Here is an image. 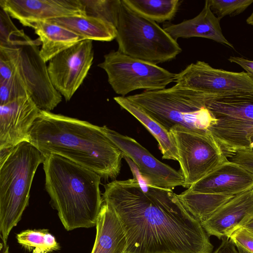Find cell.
Returning <instances> with one entry per match:
<instances>
[{
  "mask_svg": "<svg viewBox=\"0 0 253 253\" xmlns=\"http://www.w3.org/2000/svg\"><path fill=\"white\" fill-rule=\"evenodd\" d=\"M124 158L133 178L106 184L102 199L121 222L126 253H212L208 234L177 195L146 183L133 162Z\"/></svg>",
  "mask_w": 253,
  "mask_h": 253,
  "instance_id": "cell-1",
  "label": "cell"
},
{
  "mask_svg": "<svg viewBox=\"0 0 253 253\" xmlns=\"http://www.w3.org/2000/svg\"><path fill=\"white\" fill-rule=\"evenodd\" d=\"M29 142L44 156L56 154L107 180L120 174L124 155L101 130L88 122L40 110Z\"/></svg>",
  "mask_w": 253,
  "mask_h": 253,
  "instance_id": "cell-2",
  "label": "cell"
},
{
  "mask_svg": "<svg viewBox=\"0 0 253 253\" xmlns=\"http://www.w3.org/2000/svg\"><path fill=\"white\" fill-rule=\"evenodd\" d=\"M45 188L67 231L96 225L102 205L101 177L64 157L44 156Z\"/></svg>",
  "mask_w": 253,
  "mask_h": 253,
  "instance_id": "cell-3",
  "label": "cell"
},
{
  "mask_svg": "<svg viewBox=\"0 0 253 253\" xmlns=\"http://www.w3.org/2000/svg\"><path fill=\"white\" fill-rule=\"evenodd\" d=\"M214 96L175 84L126 97L169 131L180 126L205 133L209 132V127L214 122L206 106L207 101Z\"/></svg>",
  "mask_w": 253,
  "mask_h": 253,
  "instance_id": "cell-4",
  "label": "cell"
},
{
  "mask_svg": "<svg viewBox=\"0 0 253 253\" xmlns=\"http://www.w3.org/2000/svg\"><path fill=\"white\" fill-rule=\"evenodd\" d=\"M43 158L33 145L23 142L0 163V237L5 243L28 206L33 178Z\"/></svg>",
  "mask_w": 253,
  "mask_h": 253,
  "instance_id": "cell-5",
  "label": "cell"
},
{
  "mask_svg": "<svg viewBox=\"0 0 253 253\" xmlns=\"http://www.w3.org/2000/svg\"><path fill=\"white\" fill-rule=\"evenodd\" d=\"M121 2L116 26L118 51L156 65L173 60L181 52L177 41L164 28Z\"/></svg>",
  "mask_w": 253,
  "mask_h": 253,
  "instance_id": "cell-6",
  "label": "cell"
},
{
  "mask_svg": "<svg viewBox=\"0 0 253 253\" xmlns=\"http://www.w3.org/2000/svg\"><path fill=\"white\" fill-rule=\"evenodd\" d=\"M206 106L214 119L208 131L226 157L253 150V92L214 96Z\"/></svg>",
  "mask_w": 253,
  "mask_h": 253,
  "instance_id": "cell-7",
  "label": "cell"
},
{
  "mask_svg": "<svg viewBox=\"0 0 253 253\" xmlns=\"http://www.w3.org/2000/svg\"><path fill=\"white\" fill-rule=\"evenodd\" d=\"M38 38L26 35L8 46L0 45V57L13 69L26 87L29 96L40 110L51 111L62 101V95L51 82L46 63L42 58Z\"/></svg>",
  "mask_w": 253,
  "mask_h": 253,
  "instance_id": "cell-8",
  "label": "cell"
},
{
  "mask_svg": "<svg viewBox=\"0 0 253 253\" xmlns=\"http://www.w3.org/2000/svg\"><path fill=\"white\" fill-rule=\"evenodd\" d=\"M98 66L106 73L108 82L114 92L124 97L137 89H163L175 81V74L118 50L105 54L103 61Z\"/></svg>",
  "mask_w": 253,
  "mask_h": 253,
  "instance_id": "cell-9",
  "label": "cell"
},
{
  "mask_svg": "<svg viewBox=\"0 0 253 253\" xmlns=\"http://www.w3.org/2000/svg\"><path fill=\"white\" fill-rule=\"evenodd\" d=\"M169 132L175 143L185 188H189L228 160L209 132H197L180 126Z\"/></svg>",
  "mask_w": 253,
  "mask_h": 253,
  "instance_id": "cell-10",
  "label": "cell"
},
{
  "mask_svg": "<svg viewBox=\"0 0 253 253\" xmlns=\"http://www.w3.org/2000/svg\"><path fill=\"white\" fill-rule=\"evenodd\" d=\"M175 84L215 96L253 92V81L245 72L215 69L197 61L175 74Z\"/></svg>",
  "mask_w": 253,
  "mask_h": 253,
  "instance_id": "cell-11",
  "label": "cell"
},
{
  "mask_svg": "<svg viewBox=\"0 0 253 253\" xmlns=\"http://www.w3.org/2000/svg\"><path fill=\"white\" fill-rule=\"evenodd\" d=\"M100 129L120 149L124 157L133 162L146 183L169 189L179 186L184 187L185 180L180 171L157 159L135 139L106 126H100Z\"/></svg>",
  "mask_w": 253,
  "mask_h": 253,
  "instance_id": "cell-12",
  "label": "cell"
},
{
  "mask_svg": "<svg viewBox=\"0 0 253 253\" xmlns=\"http://www.w3.org/2000/svg\"><path fill=\"white\" fill-rule=\"evenodd\" d=\"M94 57L92 41L85 40L52 58L47 66L54 88L69 101L83 83Z\"/></svg>",
  "mask_w": 253,
  "mask_h": 253,
  "instance_id": "cell-13",
  "label": "cell"
},
{
  "mask_svg": "<svg viewBox=\"0 0 253 253\" xmlns=\"http://www.w3.org/2000/svg\"><path fill=\"white\" fill-rule=\"evenodd\" d=\"M0 6L24 26L30 22L86 15L81 0H0Z\"/></svg>",
  "mask_w": 253,
  "mask_h": 253,
  "instance_id": "cell-14",
  "label": "cell"
},
{
  "mask_svg": "<svg viewBox=\"0 0 253 253\" xmlns=\"http://www.w3.org/2000/svg\"><path fill=\"white\" fill-rule=\"evenodd\" d=\"M40 110L29 96L0 105V149L30 141V131Z\"/></svg>",
  "mask_w": 253,
  "mask_h": 253,
  "instance_id": "cell-15",
  "label": "cell"
},
{
  "mask_svg": "<svg viewBox=\"0 0 253 253\" xmlns=\"http://www.w3.org/2000/svg\"><path fill=\"white\" fill-rule=\"evenodd\" d=\"M253 188V173L227 160L185 191L235 196Z\"/></svg>",
  "mask_w": 253,
  "mask_h": 253,
  "instance_id": "cell-16",
  "label": "cell"
},
{
  "mask_svg": "<svg viewBox=\"0 0 253 253\" xmlns=\"http://www.w3.org/2000/svg\"><path fill=\"white\" fill-rule=\"evenodd\" d=\"M253 215V188L234 196L201 225L208 235L229 238Z\"/></svg>",
  "mask_w": 253,
  "mask_h": 253,
  "instance_id": "cell-17",
  "label": "cell"
},
{
  "mask_svg": "<svg viewBox=\"0 0 253 253\" xmlns=\"http://www.w3.org/2000/svg\"><path fill=\"white\" fill-rule=\"evenodd\" d=\"M220 20L211 11L209 0H207L203 9L196 17L178 24L167 25L164 29L175 41L180 38L200 37L234 48L222 33Z\"/></svg>",
  "mask_w": 253,
  "mask_h": 253,
  "instance_id": "cell-18",
  "label": "cell"
},
{
  "mask_svg": "<svg viewBox=\"0 0 253 253\" xmlns=\"http://www.w3.org/2000/svg\"><path fill=\"white\" fill-rule=\"evenodd\" d=\"M96 234L91 253H126V238L113 209L103 202L97 218Z\"/></svg>",
  "mask_w": 253,
  "mask_h": 253,
  "instance_id": "cell-19",
  "label": "cell"
},
{
  "mask_svg": "<svg viewBox=\"0 0 253 253\" xmlns=\"http://www.w3.org/2000/svg\"><path fill=\"white\" fill-rule=\"evenodd\" d=\"M33 28L41 42L40 54L46 63L63 51L85 40L71 30L48 21L30 22L26 25Z\"/></svg>",
  "mask_w": 253,
  "mask_h": 253,
  "instance_id": "cell-20",
  "label": "cell"
},
{
  "mask_svg": "<svg viewBox=\"0 0 253 253\" xmlns=\"http://www.w3.org/2000/svg\"><path fill=\"white\" fill-rule=\"evenodd\" d=\"M46 21L64 27L84 40L110 42L116 39L117 36L116 28L113 25L87 15L57 18Z\"/></svg>",
  "mask_w": 253,
  "mask_h": 253,
  "instance_id": "cell-21",
  "label": "cell"
},
{
  "mask_svg": "<svg viewBox=\"0 0 253 253\" xmlns=\"http://www.w3.org/2000/svg\"><path fill=\"white\" fill-rule=\"evenodd\" d=\"M114 100L140 122L158 142L163 159L178 162L179 158L174 139L171 133L154 120L141 108L126 96H116Z\"/></svg>",
  "mask_w": 253,
  "mask_h": 253,
  "instance_id": "cell-22",
  "label": "cell"
},
{
  "mask_svg": "<svg viewBox=\"0 0 253 253\" xmlns=\"http://www.w3.org/2000/svg\"><path fill=\"white\" fill-rule=\"evenodd\" d=\"M234 197L215 194L190 193L185 191L177 195L186 211L201 223L207 220L217 209Z\"/></svg>",
  "mask_w": 253,
  "mask_h": 253,
  "instance_id": "cell-23",
  "label": "cell"
},
{
  "mask_svg": "<svg viewBox=\"0 0 253 253\" xmlns=\"http://www.w3.org/2000/svg\"><path fill=\"white\" fill-rule=\"evenodd\" d=\"M139 15L155 22L170 21L180 5L179 0H123Z\"/></svg>",
  "mask_w": 253,
  "mask_h": 253,
  "instance_id": "cell-24",
  "label": "cell"
},
{
  "mask_svg": "<svg viewBox=\"0 0 253 253\" xmlns=\"http://www.w3.org/2000/svg\"><path fill=\"white\" fill-rule=\"evenodd\" d=\"M17 242L32 253H49L60 249L55 237L47 229H27L16 234Z\"/></svg>",
  "mask_w": 253,
  "mask_h": 253,
  "instance_id": "cell-25",
  "label": "cell"
},
{
  "mask_svg": "<svg viewBox=\"0 0 253 253\" xmlns=\"http://www.w3.org/2000/svg\"><path fill=\"white\" fill-rule=\"evenodd\" d=\"M81 1L87 15L100 18L116 28L121 0H81Z\"/></svg>",
  "mask_w": 253,
  "mask_h": 253,
  "instance_id": "cell-26",
  "label": "cell"
},
{
  "mask_svg": "<svg viewBox=\"0 0 253 253\" xmlns=\"http://www.w3.org/2000/svg\"><path fill=\"white\" fill-rule=\"evenodd\" d=\"M213 13L221 19L229 15L235 16L244 12L253 3V0H209Z\"/></svg>",
  "mask_w": 253,
  "mask_h": 253,
  "instance_id": "cell-27",
  "label": "cell"
},
{
  "mask_svg": "<svg viewBox=\"0 0 253 253\" xmlns=\"http://www.w3.org/2000/svg\"><path fill=\"white\" fill-rule=\"evenodd\" d=\"M27 95L29 96L28 90L17 76L13 75L8 80L0 81V105Z\"/></svg>",
  "mask_w": 253,
  "mask_h": 253,
  "instance_id": "cell-28",
  "label": "cell"
},
{
  "mask_svg": "<svg viewBox=\"0 0 253 253\" xmlns=\"http://www.w3.org/2000/svg\"><path fill=\"white\" fill-rule=\"evenodd\" d=\"M25 35L15 26L8 13L0 6V45H10L14 39Z\"/></svg>",
  "mask_w": 253,
  "mask_h": 253,
  "instance_id": "cell-29",
  "label": "cell"
},
{
  "mask_svg": "<svg viewBox=\"0 0 253 253\" xmlns=\"http://www.w3.org/2000/svg\"><path fill=\"white\" fill-rule=\"evenodd\" d=\"M229 238L236 246L253 253V234L244 228L235 231Z\"/></svg>",
  "mask_w": 253,
  "mask_h": 253,
  "instance_id": "cell-30",
  "label": "cell"
},
{
  "mask_svg": "<svg viewBox=\"0 0 253 253\" xmlns=\"http://www.w3.org/2000/svg\"><path fill=\"white\" fill-rule=\"evenodd\" d=\"M228 160L235 163L253 173V150L236 152L227 156Z\"/></svg>",
  "mask_w": 253,
  "mask_h": 253,
  "instance_id": "cell-31",
  "label": "cell"
},
{
  "mask_svg": "<svg viewBox=\"0 0 253 253\" xmlns=\"http://www.w3.org/2000/svg\"><path fill=\"white\" fill-rule=\"evenodd\" d=\"M228 61L241 66L253 81V60L237 56H230Z\"/></svg>",
  "mask_w": 253,
  "mask_h": 253,
  "instance_id": "cell-32",
  "label": "cell"
},
{
  "mask_svg": "<svg viewBox=\"0 0 253 253\" xmlns=\"http://www.w3.org/2000/svg\"><path fill=\"white\" fill-rule=\"evenodd\" d=\"M219 246L212 253H239L236 246L228 238H223Z\"/></svg>",
  "mask_w": 253,
  "mask_h": 253,
  "instance_id": "cell-33",
  "label": "cell"
},
{
  "mask_svg": "<svg viewBox=\"0 0 253 253\" xmlns=\"http://www.w3.org/2000/svg\"><path fill=\"white\" fill-rule=\"evenodd\" d=\"M242 227L244 228L253 234V215Z\"/></svg>",
  "mask_w": 253,
  "mask_h": 253,
  "instance_id": "cell-34",
  "label": "cell"
},
{
  "mask_svg": "<svg viewBox=\"0 0 253 253\" xmlns=\"http://www.w3.org/2000/svg\"><path fill=\"white\" fill-rule=\"evenodd\" d=\"M9 247L7 243H5L0 238V253H8Z\"/></svg>",
  "mask_w": 253,
  "mask_h": 253,
  "instance_id": "cell-35",
  "label": "cell"
},
{
  "mask_svg": "<svg viewBox=\"0 0 253 253\" xmlns=\"http://www.w3.org/2000/svg\"><path fill=\"white\" fill-rule=\"evenodd\" d=\"M246 22L250 25L253 26V11L252 14L248 17L246 20Z\"/></svg>",
  "mask_w": 253,
  "mask_h": 253,
  "instance_id": "cell-36",
  "label": "cell"
},
{
  "mask_svg": "<svg viewBox=\"0 0 253 253\" xmlns=\"http://www.w3.org/2000/svg\"><path fill=\"white\" fill-rule=\"evenodd\" d=\"M236 247L239 252V253H250L249 252H248V251L243 249L242 248H240L239 247H237V246H236Z\"/></svg>",
  "mask_w": 253,
  "mask_h": 253,
  "instance_id": "cell-37",
  "label": "cell"
}]
</instances>
